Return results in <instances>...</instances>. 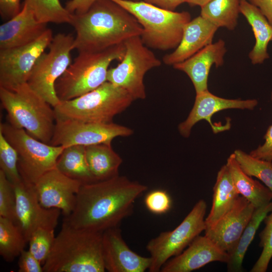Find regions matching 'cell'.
I'll return each instance as SVG.
<instances>
[{"label":"cell","instance_id":"obj_1","mask_svg":"<svg viewBox=\"0 0 272 272\" xmlns=\"http://www.w3.org/2000/svg\"><path fill=\"white\" fill-rule=\"evenodd\" d=\"M148 189L123 176L82 184L72 213L63 222L81 229L103 232L130 216L135 200Z\"/></svg>","mask_w":272,"mask_h":272},{"label":"cell","instance_id":"obj_2","mask_svg":"<svg viewBox=\"0 0 272 272\" xmlns=\"http://www.w3.org/2000/svg\"><path fill=\"white\" fill-rule=\"evenodd\" d=\"M71 25L76 35L73 49L96 52L140 36L143 29L136 18L112 0H97L85 13L72 14Z\"/></svg>","mask_w":272,"mask_h":272},{"label":"cell","instance_id":"obj_3","mask_svg":"<svg viewBox=\"0 0 272 272\" xmlns=\"http://www.w3.org/2000/svg\"><path fill=\"white\" fill-rule=\"evenodd\" d=\"M102 233L74 228L63 221L43 272H104Z\"/></svg>","mask_w":272,"mask_h":272},{"label":"cell","instance_id":"obj_4","mask_svg":"<svg viewBox=\"0 0 272 272\" xmlns=\"http://www.w3.org/2000/svg\"><path fill=\"white\" fill-rule=\"evenodd\" d=\"M0 100L9 123L24 129L41 142L50 143L56 120L54 109L27 83L13 90L0 87Z\"/></svg>","mask_w":272,"mask_h":272},{"label":"cell","instance_id":"obj_5","mask_svg":"<svg viewBox=\"0 0 272 272\" xmlns=\"http://www.w3.org/2000/svg\"><path fill=\"white\" fill-rule=\"evenodd\" d=\"M125 52L124 43L99 51L79 52L55 83L59 100L73 99L102 85L107 81L110 63L114 60L120 61Z\"/></svg>","mask_w":272,"mask_h":272},{"label":"cell","instance_id":"obj_6","mask_svg":"<svg viewBox=\"0 0 272 272\" xmlns=\"http://www.w3.org/2000/svg\"><path fill=\"white\" fill-rule=\"evenodd\" d=\"M132 15L143 29L141 38L150 48L166 51L179 45L185 25L191 20L187 12L169 11L142 0H112Z\"/></svg>","mask_w":272,"mask_h":272},{"label":"cell","instance_id":"obj_7","mask_svg":"<svg viewBox=\"0 0 272 272\" xmlns=\"http://www.w3.org/2000/svg\"><path fill=\"white\" fill-rule=\"evenodd\" d=\"M134 101L123 88L106 81L96 89L53 107L55 119L109 123Z\"/></svg>","mask_w":272,"mask_h":272},{"label":"cell","instance_id":"obj_8","mask_svg":"<svg viewBox=\"0 0 272 272\" xmlns=\"http://www.w3.org/2000/svg\"><path fill=\"white\" fill-rule=\"evenodd\" d=\"M0 131L18 153V168L25 182L34 184L43 174L56 167L64 147L41 142L10 123H1Z\"/></svg>","mask_w":272,"mask_h":272},{"label":"cell","instance_id":"obj_9","mask_svg":"<svg viewBox=\"0 0 272 272\" xmlns=\"http://www.w3.org/2000/svg\"><path fill=\"white\" fill-rule=\"evenodd\" d=\"M75 37L72 34L55 35L36 62L27 82L28 85L53 108L60 100L55 85L72 63L71 51Z\"/></svg>","mask_w":272,"mask_h":272},{"label":"cell","instance_id":"obj_10","mask_svg":"<svg viewBox=\"0 0 272 272\" xmlns=\"http://www.w3.org/2000/svg\"><path fill=\"white\" fill-rule=\"evenodd\" d=\"M207 203L199 200L182 222L172 231L161 233L150 240L146 248L150 254V272L160 271L171 258L180 254L206 228Z\"/></svg>","mask_w":272,"mask_h":272},{"label":"cell","instance_id":"obj_11","mask_svg":"<svg viewBox=\"0 0 272 272\" xmlns=\"http://www.w3.org/2000/svg\"><path fill=\"white\" fill-rule=\"evenodd\" d=\"M124 44V55L116 67L108 70L107 81L123 88L134 100L145 99V75L150 70L160 66L162 62L143 43L140 36L129 38Z\"/></svg>","mask_w":272,"mask_h":272},{"label":"cell","instance_id":"obj_12","mask_svg":"<svg viewBox=\"0 0 272 272\" xmlns=\"http://www.w3.org/2000/svg\"><path fill=\"white\" fill-rule=\"evenodd\" d=\"M133 130L113 123L85 122L70 119L57 118L49 144L64 147L72 145L85 147L99 144L111 145L118 137H128Z\"/></svg>","mask_w":272,"mask_h":272},{"label":"cell","instance_id":"obj_13","mask_svg":"<svg viewBox=\"0 0 272 272\" xmlns=\"http://www.w3.org/2000/svg\"><path fill=\"white\" fill-rule=\"evenodd\" d=\"M53 38L51 30L47 28L32 42L0 50V87L13 90L27 83L36 62L48 48Z\"/></svg>","mask_w":272,"mask_h":272},{"label":"cell","instance_id":"obj_14","mask_svg":"<svg viewBox=\"0 0 272 272\" xmlns=\"http://www.w3.org/2000/svg\"><path fill=\"white\" fill-rule=\"evenodd\" d=\"M13 185L16 197L13 222L20 229L27 243L32 234L39 228L55 229L60 210L43 207L39 202L34 184L22 180Z\"/></svg>","mask_w":272,"mask_h":272},{"label":"cell","instance_id":"obj_15","mask_svg":"<svg viewBox=\"0 0 272 272\" xmlns=\"http://www.w3.org/2000/svg\"><path fill=\"white\" fill-rule=\"evenodd\" d=\"M82 184L55 168L40 177L34 187L39 202L43 207L58 209L65 217L75 208L77 194Z\"/></svg>","mask_w":272,"mask_h":272},{"label":"cell","instance_id":"obj_16","mask_svg":"<svg viewBox=\"0 0 272 272\" xmlns=\"http://www.w3.org/2000/svg\"><path fill=\"white\" fill-rule=\"evenodd\" d=\"M102 254L105 270L109 272H145L151 263L150 257L142 256L128 247L119 227L102 233Z\"/></svg>","mask_w":272,"mask_h":272},{"label":"cell","instance_id":"obj_17","mask_svg":"<svg viewBox=\"0 0 272 272\" xmlns=\"http://www.w3.org/2000/svg\"><path fill=\"white\" fill-rule=\"evenodd\" d=\"M258 104L256 99H229L216 96L209 90L196 94L193 106L187 118L178 127L180 134L189 137L193 126L198 121L207 120L211 125L214 132L226 130L229 124L219 127L213 124L211 117L216 113L228 109H253Z\"/></svg>","mask_w":272,"mask_h":272},{"label":"cell","instance_id":"obj_18","mask_svg":"<svg viewBox=\"0 0 272 272\" xmlns=\"http://www.w3.org/2000/svg\"><path fill=\"white\" fill-rule=\"evenodd\" d=\"M254 206L239 196L231 209L205 235L218 247L230 254L235 248L255 210Z\"/></svg>","mask_w":272,"mask_h":272},{"label":"cell","instance_id":"obj_19","mask_svg":"<svg viewBox=\"0 0 272 272\" xmlns=\"http://www.w3.org/2000/svg\"><path fill=\"white\" fill-rule=\"evenodd\" d=\"M230 255L205 235L197 236L180 254L169 259L161 272H190L215 261L227 263Z\"/></svg>","mask_w":272,"mask_h":272},{"label":"cell","instance_id":"obj_20","mask_svg":"<svg viewBox=\"0 0 272 272\" xmlns=\"http://www.w3.org/2000/svg\"><path fill=\"white\" fill-rule=\"evenodd\" d=\"M227 51L225 41L219 39L205 46L187 59L173 65L190 78L196 94L208 90V80L211 67L222 66Z\"/></svg>","mask_w":272,"mask_h":272},{"label":"cell","instance_id":"obj_21","mask_svg":"<svg viewBox=\"0 0 272 272\" xmlns=\"http://www.w3.org/2000/svg\"><path fill=\"white\" fill-rule=\"evenodd\" d=\"M46 25L39 22L31 9L24 3L17 15L0 26V50L33 42L46 30Z\"/></svg>","mask_w":272,"mask_h":272},{"label":"cell","instance_id":"obj_22","mask_svg":"<svg viewBox=\"0 0 272 272\" xmlns=\"http://www.w3.org/2000/svg\"><path fill=\"white\" fill-rule=\"evenodd\" d=\"M218 28L200 15L191 20L184 27L179 45L172 52L163 57V62L173 65L189 58L212 43Z\"/></svg>","mask_w":272,"mask_h":272},{"label":"cell","instance_id":"obj_23","mask_svg":"<svg viewBox=\"0 0 272 272\" xmlns=\"http://www.w3.org/2000/svg\"><path fill=\"white\" fill-rule=\"evenodd\" d=\"M240 12L251 26L255 38L249 58L252 64H261L269 58L267 48L272 39V26L260 10L247 0H240Z\"/></svg>","mask_w":272,"mask_h":272},{"label":"cell","instance_id":"obj_24","mask_svg":"<svg viewBox=\"0 0 272 272\" xmlns=\"http://www.w3.org/2000/svg\"><path fill=\"white\" fill-rule=\"evenodd\" d=\"M239 196L226 164L218 171L213 187L211 211L205 219L206 230L213 227L233 207Z\"/></svg>","mask_w":272,"mask_h":272},{"label":"cell","instance_id":"obj_25","mask_svg":"<svg viewBox=\"0 0 272 272\" xmlns=\"http://www.w3.org/2000/svg\"><path fill=\"white\" fill-rule=\"evenodd\" d=\"M85 154L89 170L96 181L119 175L122 159L111 145L99 144L86 146Z\"/></svg>","mask_w":272,"mask_h":272},{"label":"cell","instance_id":"obj_26","mask_svg":"<svg viewBox=\"0 0 272 272\" xmlns=\"http://www.w3.org/2000/svg\"><path fill=\"white\" fill-rule=\"evenodd\" d=\"M226 165L237 192L255 208L260 207L271 201V190L259 181L254 180L242 170L234 153L227 159Z\"/></svg>","mask_w":272,"mask_h":272},{"label":"cell","instance_id":"obj_27","mask_svg":"<svg viewBox=\"0 0 272 272\" xmlns=\"http://www.w3.org/2000/svg\"><path fill=\"white\" fill-rule=\"evenodd\" d=\"M55 168L82 184L96 182L89 170L84 146L64 147L57 160Z\"/></svg>","mask_w":272,"mask_h":272},{"label":"cell","instance_id":"obj_28","mask_svg":"<svg viewBox=\"0 0 272 272\" xmlns=\"http://www.w3.org/2000/svg\"><path fill=\"white\" fill-rule=\"evenodd\" d=\"M272 210V202L255 208L247 225L244 230L237 244L229 254L227 264L228 271L241 272L242 262L246 251L253 240L261 222Z\"/></svg>","mask_w":272,"mask_h":272},{"label":"cell","instance_id":"obj_29","mask_svg":"<svg viewBox=\"0 0 272 272\" xmlns=\"http://www.w3.org/2000/svg\"><path fill=\"white\" fill-rule=\"evenodd\" d=\"M240 0H211L201 7L200 16L217 27L234 30L238 23Z\"/></svg>","mask_w":272,"mask_h":272},{"label":"cell","instance_id":"obj_30","mask_svg":"<svg viewBox=\"0 0 272 272\" xmlns=\"http://www.w3.org/2000/svg\"><path fill=\"white\" fill-rule=\"evenodd\" d=\"M27 243L14 222L0 217V255L8 262L19 256Z\"/></svg>","mask_w":272,"mask_h":272},{"label":"cell","instance_id":"obj_31","mask_svg":"<svg viewBox=\"0 0 272 272\" xmlns=\"http://www.w3.org/2000/svg\"><path fill=\"white\" fill-rule=\"evenodd\" d=\"M24 3L41 23L70 24L72 14L61 5L59 0H25Z\"/></svg>","mask_w":272,"mask_h":272},{"label":"cell","instance_id":"obj_32","mask_svg":"<svg viewBox=\"0 0 272 272\" xmlns=\"http://www.w3.org/2000/svg\"><path fill=\"white\" fill-rule=\"evenodd\" d=\"M234 154L242 170L261 180L272 192V162L256 158L241 150Z\"/></svg>","mask_w":272,"mask_h":272},{"label":"cell","instance_id":"obj_33","mask_svg":"<svg viewBox=\"0 0 272 272\" xmlns=\"http://www.w3.org/2000/svg\"><path fill=\"white\" fill-rule=\"evenodd\" d=\"M18 154L0 131V170L13 184L23 180L18 168Z\"/></svg>","mask_w":272,"mask_h":272},{"label":"cell","instance_id":"obj_34","mask_svg":"<svg viewBox=\"0 0 272 272\" xmlns=\"http://www.w3.org/2000/svg\"><path fill=\"white\" fill-rule=\"evenodd\" d=\"M55 238L54 229L39 228L29 240V250L41 263H44L51 251Z\"/></svg>","mask_w":272,"mask_h":272},{"label":"cell","instance_id":"obj_35","mask_svg":"<svg viewBox=\"0 0 272 272\" xmlns=\"http://www.w3.org/2000/svg\"><path fill=\"white\" fill-rule=\"evenodd\" d=\"M269 213L264 220L265 227L259 234V246L262 250L251 272L266 271L272 257V210Z\"/></svg>","mask_w":272,"mask_h":272},{"label":"cell","instance_id":"obj_36","mask_svg":"<svg viewBox=\"0 0 272 272\" xmlns=\"http://www.w3.org/2000/svg\"><path fill=\"white\" fill-rule=\"evenodd\" d=\"M16 197L14 186L0 170V217L14 220Z\"/></svg>","mask_w":272,"mask_h":272},{"label":"cell","instance_id":"obj_37","mask_svg":"<svg viewBox=\"0 0 272 272\" xmlns=\"http://www.w3.org/2000/svg\"><path fill=\"white\" fill-rule=\"evenodd\" d=\"M144 201L147 209L156 215L167 213L172 206V200L168 193L166 190L160 189L148 192Z\"/></svg>","mask_w":272,"mask_h":272},{"label":"cell","instance_id":"obj_38","mask_svg":"<svg viewBox=\"0 0 272 272\" xmlns=\"http://www.w3.org/2000/svg\"><path fill=\"white\" fill-rule=\"evenodd\" d=\"M19 257L18 262L19 272H43L41 263L29 250L24 249Z\"/></svg>","mask_w":272,"mask_h":272},{"label":"cell","instance_id":"obj_39","mask_svg":"<svg viewBox=\"0 0 272 272\" xmlns=\"http://www.w3.org/2000/svg\"><path fill=\"white\" fill-rule=\"evenodd\" d=\"M271 100L272 101V92ZM264 139V143L252 150L250 154L256 158L272 162V124L268 127Z\"/></svg>","mask_w":272,"mask_h":272},{"label":"cell","instance_id":"obj_40","mask_svg":"<svg viewBox=\"0 0 272 272\" xmlns=\"http://www.w3.org/2000/svg\"><path fill=\"white\" fill-rule=\"evenodd\" d=\"M21 0H0V14L4 20H9L21 11Z\"/></svg>","mask_w":272,"mask_h":272},{"label":"cell","instance_id":"obj_41","mask_svg":"<svg viewBox=\"0 0 272 272\" xmlns=\"http://www.w3.org/2000/svg\"><path fill=\"white\" fill-rule=\"evenodd\" d=\"M97 0H70L65 4V8L72 14L86 12Z\"/></svg>","mask_w":272,"mask_h":272},{"label":"cell","instance_id":"obj_42","mask_svg":"<svg viewBox=\"0 0 272 272\" xmlns=\"http://www.w3.org/2000/svg\"><path fill=\"white\" fill-rule=\"evenodd\" d=\"M257 7L272 26V0H248Z\"/></svg>","mask_w":272,"mask_h":272},{"label":"cell","instance_id":"obj_43","mask_svg":"<svg viewBox=\"0 0 272 272\" xmlns=\"http://www.w3.org/2000/svg\"><path fill=\"white\" fill-rule=\"evenodd\" d=\"M161 8L174 11L180 5L186 3V0H142Z\"/></svg>","mask_w":272,"mask_h":272},{"label":"cell","instance_id":"obj_44","mask_svg":"<svg viewBox=\"0 0 272 272\" xmlns=\"http://www.w3.org/2000/svg\"><path fill=\"white\" fill-rule=\"evenodd\" d=\"M211 0H186V3L192 6H203Z\"/></svg>","mask_w":272,"mask_h":272},{"label":"cell","instance_id":"obj_45","mask_svg":"<svg viewBox=\"0 0 272 272\" xmlns=\"http://www.w3.org/2000/svg\"><path fill=\"white\" fill-rule=\"evenodd\" d=\"M127 1H140V0H127Z\"/></svg>","mask_w":272,"mask_h":272},{"label":"cell","instance_id":"obj_46","mask_svg":"<svg viewBox=\"0 0 272 272\" xmlns=\"http://www.w3.org/2000/svg\"><path fill=\"white\" fill-rule=\"evenodd\" d=\"M271 40H272V39H271Z\"/></svg>","mask_w":272,"mask_h":272}]
</instances>
